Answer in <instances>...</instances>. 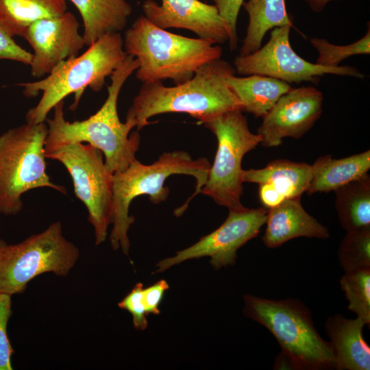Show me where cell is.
<instances>
[{
  "mask_svg": "<svg viewBox=\"0 0 370 370\" xmlns=\"http://www.w3.org/2000/svg\"><path fill=\"white\" fill-rule=\"evenodd\" d=\"M138 67V60L127 55L123 63L110 75L108 97L99 110L83 121L69 122L64 116V101L53 108L52 119H46L48 133L45 141L47 153L64 145L84 142L97 148L103 154L105 164L111 173L126 169L136 159L139 148V131H134L131 123H122L117 103L121 88Z\"/></svg>",
  "mask_w": 370,
  "mask_h": 370,
  "instance_id": "6da1fadb",
  "label": "cell"
},
{
  "mask_svg": "<svg viewBox=\"0 0 370 370\" xmlns=\"http://www.w3.org/2000/svg\"><path fill=\"white\" fill-rule=\"evenodd\" d=\"M235 73L234 66L220 58L203 65L192 78L173 86H165L161 81L144 83L133 99L126 121L140 131L153 123L149 118L160 114L186 113L199 123L228 111H243L241 101L227 84V78Z\"/></svg>",
  "mask_w": 370,
  "mask_h": 370,
  "instance_id": "7a4b0ae2",
  "label": "cell"
},
{
  "mask_svg": "<svg viewBox=\"0 0 370 370\" xmlns=\"http://www.w3.org/2000/svg\"><path fill=\"white\" fill-rule=\"evenodd\" d=\"M211 164L203 157L193 159L185 151H166L151 164H143L136 158L123 171L112 175V228L110 241L114 250L121 249L128 255L130 243L127 235L130 226L135 221L129 214L132 200L141 195L149 196V201L158 204L165 201L169 195L164 182L172 175L193 176L196 181L195 190L181 207L174 211L177 217L186 210L190 201L204 186Z\"/></svg>",
  "mask_w": 370,
  "mask_h": 370,
  "instance_id": "3957f363",
  "label": "cell"
},
{
  "mask_svg": "<svg viewBox=\"0 0 370 370\" xmlns=\"http://www.w3.org/2000/svg\"><path fill=\"white\" fill-rule=\"evenodd\" d=\"M212 40L173 34L139 16L125 31L124 50L138 60L136 77L144 83L171 79L175 84L193 77L203 65L220 59L223 50Z\"/></svg>",
  "mask_w": 370,
  "mask_h": 370,
  "instance_id": "277c9868",
  "label": "cell"
},
{
  "mask_svg": "<svg viewBox=\"0 0 370 370\" xmlns=\"http://www.w3.org/2000/svg\"><path fill=\"white\" fill-rule=\"evenodd\" d=\"M127 55L120 32L108 33L88 46L81 55L60 62L45 78L19 84L27 97L42 92L38 103L27 111L26 123L45 122L55 106L71 94L75 95L71 109L75 110L85 89L101 90L106 78L110 77Z\"/></svg>",
  "mask_w": 370,
  "mask_h": 370,
  "instance_id": "5b68a950",
  "label": "cell"
},
{
  "mask_svg": "<svg viewBox=\"0 0 370 370\" xmlns=\"http://www.w3.org/2000/svg\"><path fill=\"white\" fill-rule=\"evenodd\" d=\"M243 300L244 314L270 332L297 370L336 369L329 341L321 338L311 312L301 301L275 300L249 294L243 296Z\"/></svg>",
  "mask_w": 370,
  "mask_h": 370,
  "instance_id": "8992f818",
  "label": "cell"
},
{
  "mask_svg": "<svg viewBox=\"0 0 370 370\" xmlns=\"http://www.w3.org/2000/svg\"><path fill=\"white\" fill-rule=\"evenodd\" d=\"M45 122L21 125L0 135V213L18 214L22 195L38 188H50L66 194L64 186L51 181L46 171Z\"/></svg>",
  "mask_w": 370,
  "mask_h": 370,
  "instance_id": "52a82bcc",
  "label": "cell"
},
{
  "mask_svg": "<svg viewBox=\"0 0 370 370\" xmlns=\"http://www.w3.org/2000/svg\"><path fill=\"white\" fill-rule=\"evenodd\" d=\"M79 255L78 247L63 235L60 221L17 244L0 239V293H22L31 280L45 273L66 276Z\"/></svg>",
  "mask_w": 370,
  "mask_h": 370,
  "instance_id": "ba28073f",
  "label": "cell"
},
{
  "mask_svg": "<svg viewBox=\"0 0 370 370\" xmlns=\"http://www.w3.org/2000/svg\"><path fill=\"white\" fill-rule=\"evenodd\" d=\"M243 112L231 110L199 123L210 130L217 140L214 160L200 193L229 210L245 208L241 203L242 160L262 140L258 134L250 131Z\"/></svg>",
  "mask_w": 370,
  "mask_h": 370,
  "instance_id": "9c48e42d",
  "label": "cell"
},
{
  "mask_svg": "<svg viewBox=\"0 0 370 370\" xmlns=\"http://www.w3.org/2000/svg\"><path fill=\"white\" fill-rule=\"evenodd\" d=\"M103 153L81 143L64 145L46 154L61 162L69 173L76 197L86 207L88 220L94 228L95 244L103 243L112 222V173Z\"/></svg>",
  "mask_w": 370,
  "mask_h": 370,
  "instance_id": "30bf717a",
  "label": "cell"
},
{
  "mask_svg": "<svg viewBox=\"0 0 370 370\" xmlns=\"http://www.w3.org/2000/svg\"><path fill=\"white\" fill-rule=\"evenodd\" d=\"M291 27L285 25L271 29L267 42L255 52L236 56L233 62L235 73L241 75H262L289 84L303 82L318 84L321 77L332 74L364 79L366 76L352 66L326 67L306 61L292 48Z\"/></svg>",
  "mask_w": 370,
  "mask_h": 370,
  "instance_id": "8fae6325",
  "label": "cell"
},
{
  "mask_svg": "<svg viewBox=\"0 0 370 370\" xmlns=\"http://www.w3.org/2000/svg\"><path fill=\"white\" fill-rule=\"evenodd\" d=\"M267 208L229 210L225 221L215 230L201 237L193 245L177 251L174 256L159 261L153 273H159L184 261L204 257L216 270L234 265L237 251L256 238L265 224Z\"/></svg>",
  "mask_w": 370,
  "mask_h": 370,
  "instance_id": "7c38bea8",
  "label": "cell"
},
{
  "mask_svg": "<svg viewBox=\"0 0 370 370\" xmlns=\"http://www.w3.org/2000/svg\"><path fill=\"white\" fill-rule=\"evenodd\" d=\"M323 94L313 86L293 88L283 95L262 117L257 130L265 147H276L283 139L300 138L319 119Z\"/></svg>",
  "mask_w": 370,
  "mask_h": 370,
  "instance_id": "4fadbf2b",
  "label": "cell"
},
{
  "mask_svg": "<svg viewBox=\"0 0 370 370\" xmlns=\"http://www.w3.org/2000/svg\"><path fill=\"white\" fill-rule=\"evenodd\" d=\"M79 27L75 16L67 11L38 20L28 27L23 38L33 49L29 64L32 77L47 75L62 61L78 56L86 46Z\"/></svg>",
  "mask_w": 370,
  "mask_h": 370,
  "instance_id": "5bb4252c",
  "label": "cell"
},
{
  "mask_svg": "<svg viewBox=\"0 0 370 370\" xmlns=\"http://www.w3.org/2000/svg\"><path fill=\"white\" fill-rule=\"evenodd\" d=\"M142 8L144 16L160 28L186 29L215 44L230 40V27L214 5L199 0H162L159 5L146 0Z\"/></svg>",
  "mask_w": 370,
  "mask_h": 370,
  "instance_id": "9a60e30c",
  "label": "cell"
},
{
  "mask_svg": "<svg viewBox=\"0 0 370 370\" xmlns=\"http://www.w3.org/2000/svg\"><path fill=\"white\" fill-rule=\"evenodd\" d=\"M266 228L262 241L271 249L299 237L326 239L328 228L309 214L301 204V197L286 199L267 209Z\"/></svg>",
  "mask_w": 370,
  "mask_h": 370,
  "instance_id": "2e32d148",
  "label": "cell"
},
{
  "mask_svg": "<svg viewBox=\"0 0 370 370\" xmlns=\"http://www.w3.org/2000/svg\"><path fill=\"white\" fill-rule=\"evenodd\" d=\"M365 323L340 313L329 317L325 330L338 370H369L370 347L363 337Z\"/></svg>",
  "mask_w": 370,
  "mask_h": 370,
  "instance_id": "e0dca14e",
  "label": "cell"
},
{
  "mask_svg": "<svg viewBox=\"0 0 370 370\" xmlns=\"http://www.w3.org/2000/svg\"><path fill=\"white\" fill-rule=\"evenodd\" d=\"M312 179V165L277 159L262 169L243 171V182L267 184L284 199L301 197Z\"/></svg>",
  "mask_w": 370,
  "mask_h": 370,
  "instance_id": "ac0fdd59",
  "label": "cell"
},
{
  "mask_svg": "<svg viewBox=\"0 0 370 370\" xmlns=\"http://www.w3.org/2000/svg\"><path fill=\"white\" fill-rule=\"evenodd\" d=\"M68 1L81 14L82 36L87 47L106 34L123 30L132 12V8L126 0Z\"/></svg>",
  "mask_w": 370,
  "mask_h": 370,
  "instance_id": "d6986e66",
  "label": "cell"
},
{
  "mask_svg": "<svg viewBox=\"0 0 370 370\" xmlns=\"http://www.w3.org/2000/svg\"><path fill=\"white\" fill-rule=\"evenodd\" d=\"M312 165V179L306 193L334 191L339 187L368 174L370 151L334 159L330 155L319 157Z\"/></svg>",
  "mask_w": 370,
  "mask_h": 370,
  "instance_id": "ffe728a7",
  "label": "cell"
},
{
  "mask_svg": "<svg viewBox=\"0 0 370 370\" xmlns=\"http://www.w3.org/2000/svg\"><path fill=\"white\" fill-rule=\"evenodd\" d=\"M227 84L241 101L243 111L256 118H262L283 95L293 88L286 82L258 74L245 77L232 75L227 78Z\"/></svg>",
  "mask_w": 370,
  "mask_h": 370,
  "instance_id": "44dd1931",
  "label": "cell"
},
{
  "mask_svg": "<svg viewBox=\"0 0 370 370\" xmlns=\"http://www.w3.org/2000/svg\"><path fill=\"white\" fill-rule=\"evenodd\" d=\"M242 6L248 14L249 23L239 56L252 53L260 49L266 34L275 27H294L288 14L286 0H249Z\"/></svg>",
  "mask_w": 370,
  "mask_h": 370,
  "instance_id": "7402d4cb",
  "label": "cell"
},
{
  "mask_svg": "<svg viewBox=\"0 0 370 370\" xmlns=\"http://www.w3.org/2000/svg\"><path fill=\"white\" fill-rule=\"evenodd\" d=\"M335 208L346 232L370 229V177L368 174L336 189Z\"/></svg>",
  "mask_w": 370,
  "mask_h": 370,
  "instance_id": "603a6c76",
  "label": "cell"
},
{
  "mask_svg": "<svg viewBox=\"0 0 370 370\" xmlns=\"http://www.w3.org/2000/svg\"><path fill=\"white\" fill-rule=\"evenodd\" d=\"M66 12V0H0V25L11 36L23 37L34 22Z\"/></svg>",
  "mask_w": 370,
  "mask_h": 370,
  "instance_id": "cb8c5ba5",
  "label": "cell"
},
{
  "mask_svg": "<svg viewBox=\"0 0 370 370\" xmlns=\"http://www.w3.org/2000/svg\"><path fill=\"white\" fill-rule=\"evenodd\" d=\"M340 287L348 301V309L365 324H370V269L345 272Z\"/></svg>",
  "mask_w": 370,
  "mask_h": 370,
  "instance_id": "d4e9b609",
  "label": "cell"
},
{
  "mask_svg": "<svg viewBox=\"0 0 370 370\" xmlns=\"http://www.w3.org/2000/svg\"><path fill=\"white\" fill-rule=\"evenodd\" d=\"M338 259L345 272L370 269V229L347 232L340 243Z\"/></svg>",
  "mask_w": 370,
  "mask_h": 370,
  "instance_id": "484cf974",
  "label": "cell"
},
{
  "mask_svg": "<svg viewBox=\"0 0 370 370\" xmlns=\"http://www.w3.org/2000/svg\"><path fill=\"white\" fill-rule=\"evenodd\" d=\"M310 42L318 53L315 62L317 64L326 67H337L343 60L351 56L370 53L369 22L364 36L352 44L337 45L325 38L316 37L312 38Z\"/></svg>",
  "mask_w": 370,
  "mask_h": 370,
  "instance_id": "4316f807",
  "label": "cell"
},
{
  "mask_svg": "<svg viewBox=\"0 0 370 370\" xmlns=\"http://www.w3.org/2000/svg\"><path fill=\"white\" fill-rule=\"evenodd\" d=\"M11 295L0 293V370H12L11 356L14 352L9 340L7 327L12 315Z\"/></svg>",
  "mask_w": 370,
  "mask_h": 370,
  "instance_id": "83f0119b",
  "label": "cell"
},
{
  "mask_svg": "<svg viewBox=\"0 0 370 370\" xmlns=\"http://www.w3.org/2000/svg\"><path fill=\"white\" fill-rule=\"evenodd\" d=\"M143 284L137 283L118 303V306L128 311L132 316L134 327L136 330H144L147 328V312L143 299Z\"/></svg>",
  "mask_w": 370,
  "mask_h": 370,
  "instance_id": "f1b7e54d",
  "label": "cell"
},
{
  "mask_svg": "<svg viewBox=\"0 0 370 370\" xmlns=\"http://www.w3.org/2000/svg\"><path fill=\"white\" fill-rule=\"evenodd\" d=\"M214 3L220 16L228 23L231 30L229 46L231 51L237 48V18L244 0H210Z\"/></svg>",
  "mask_w": 370,
  "mask_h": 370,
  "instance_id": "f546056e",
  "label": "cell"
},
{
  "mask_svg": "<svg viewBox=\"0 0 370 370\" xmlns=\"http://www.w3.org/2000/svg\"><path fill=\"white\" fill-rule=\"evenodd\" d=\"M10 60L29 65L32 53L18 45L0 25V60Z\"/></svg>",
  "mask_w": 370,
  "mask_h": 370,
  "instance_id": "4dcf8cb0",
  "label": "cell"
},
{
  "mask_svg": "<svg viewBox=\"0 0 370 370\" xmlns=\"http://www.w3.org/2000/svg\"><path fill=\"white\" fill-rule=\"evenodd\" d=\"M169 288L166 281L160 280L143 291V299L147 314H159L160 304L165 292Z\"/></svg>",
  "mask_w": 370,
  "mask_h": 370,
  "instance_id": "1f68e13d",
  "label": "cell"
},
{
  "mask_svg": "<svg viewBox=\"0 0 370 370\" xmlns=\"http://www.w3.org/2000/svg\"><path fill=\"white\" fill-rule=\"evenodd\" d=\"M274 369H297V367L293 360L284 352H281L276 357Z\"/></svg>",
  "mask_w": 370,
  "mask_h": 370,
  "instance_id": "d6a6232c",
  "label": "cell"
},
{
  "mask_svg": "<svg viewBox=\"0 0 370 370\" xmlns=\"http://www.w3.org/2000/svg\"><path fill=\"white\" fill-rule=\"evenodd\" d=\"M332 1L334 0H305L310 10L317 13L322 12Z\"/></svg>",
  "mask_w": 370,
  "mask_h": 370,
  "instance_id": "836d02e7",
  "label": "cell"
}]
</instances>
